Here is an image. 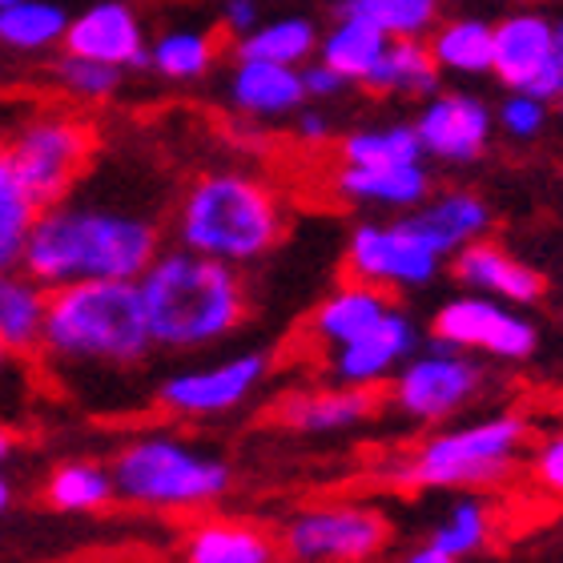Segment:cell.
Masks as SVG:
<instances>
[{
    "instance_id": "cell-46",
    "label": "cell",
    "mask_w": 563,
    "mask_h": 563,
    "mask_svg": "<svg viewBox=\"0 0 563 563\" xmlns=\"http://www.w3.org/2000/svg\"><path fill=\"white\" fill-rule=\"evenodd\" d=\"M4 363H9V346L0 342V371H4Z\"/></svg>"
},
{
    "instance_id": "cell-25",
    "label": "cell",
    "mask_w": 563,
    "mask_h": 563,
    "mask_svg": "<svg viewBox=\"0 0 563 563\" xmlns=\"http://www.w3.org/2000/svg\"><path fill=\"white\" fill-rule=\"evenodd\" d=\"M186 563H278V543L258 523L206 519L186 536Z\"/></svg>"
},
{
    "instance_id": "cell-32",
    "label": "cell",
    "mask_w": 563,
    "mask_h": 563,
    "mask_svg": "<svg viewBox=\"0 0 563 563\" xmlns=\"http://www.w3.org/2000/svg\"><path fill=\"white\" fill-rule=\"evenodd\" d=\"M218 60V41L206 29L174 24L150 41V69L165 81H201Z\"/></svg>"
},
{
    "instance_id": "cell-4",
    "label": "cell",
    "mask_w": 563,
    "mask_h": 563,
    "mask_svg": "<svg viewBox=\"0 0 563 563\" xmlns=\"http://www.w3.org/2000/svg\"><path fill=\"white\" fill-rule=\"evenodd\" d=\"M282 234L286 206L278 189L246 169H210L194 177L174 206V246L238 271L274 254Z\"/></svg>"
},
{
    "instance_id": "cell-34",
    "label": "cell",
    "mask_w": 563,
    "mask_h": 563,
    "mask_svg": "<svg viewBox=\"0 0 563 563\" xmlns=\"http://www.w3.org/2000/svg\"><path fill=\"white\" fill-rule=\"evenodd\" d=\"M492 531H495V519H492L487 499L475 495V492H467L446 507V516L431 528V540L427 543H434V548L446 552L451 560H467V555H475V552L487 548Z\"/></svg>"
},
{
    "instance_id": "cell-21",
    "label": "cell",
    "mask_w": 563,
    "mask_h": 563,
    "mask_svg": "<svg viewBox=\"0 0 563 563\" xmlns=\"http://www.w3.org/2000/svg\"><path fill=\"white\" fill-rule=\"evenodd\" d=\"M407 218L443 258H451L455 250L487 238V230H492V206L475 189H443V194L431 189V198L422 201L419 210L407 213Z\"/></svg>"
},
{
    "instance_id": "cell-41",
    "label": "cell",
    "mask_w": 563,
    "mask_h": 563,
    "mask_svg": "<svg viewBox=\"0 0 563 563\" xmlns=\"http://www.w3.org/2000/svg\"><path fill=\"white\" fill-rule=\"evenodd\" d=\"M222 24L230 36H246L258 24V4L254 0H225L222 4Z\"/></svg>"
},
{
    "instance_id": "cell-37",
    "label": "cell",
    "mask_w": 563,
    "mask_h": 563,
    "mask_svg": "<svg viewBox=\"0 0 563 563\" xmlns=\"http://www.w3.org/2000/svg\"><path fill=\"white\" fill-rule=\"evenodd\" d=\"M543 121H548V101H540L528 89H507V97L495 109V125L516 141H531L543 130Z\"/></svg>"
},
{
    "instance_id": "cell-23",
    "label": "cell",
    "mask_w": 563,
    "mask_h": 563,
    "mask_svg": "<svg viewBox=\"0 0 563 563\" xmlns=\"http://www.w3.org/2000/svg\"><path fill=\"white\" fill-rule=\"evenodd\" d=\"M439 81H443V69L434 65L427 36H395V41H387L383 57L363 85L387 97L427 101L431 93H439Z\"/></svg>"
},
{
    "instance_id": "cell-30",
    "label": "cell",
    "mask_w": 563,
    "mask_h": 563,
    "mask_svg": "<svg viewBox=\"0 0 563 563\" xmlns=\"http://www.w3.org/2000/svg\"><path fill=\"white\" fill-rule=\"evenodd\" d=\"M318 29L306 16H278V21H258L246 36H238V57L274 60L302 69L318 57Z\"/></svg>"
},
{
    "instance_id": "cell-40",
    "label": "cell",
    "mask_w": 563,
    "mask_h": 563,
    "mask_svg": "<svg viewBox=\"0 0 563 563\" xmlns=\"http://www.w3.org/2000/svg\"><path fill=\"white\" fill-rule=\"evenodd\" d=\"M294 137L302 141V145H322V141L334 137V125H330V118L318 106H302L294 113Z\"/></svg>"
},
{
    "instance_id": "cell-7",
    "label": "cell",
    "mask_w": 563,
    "mask_h": 563,
    "mask_svg": "<svg viewBox=\"0 0 563 563\" xmlns=\"http://www.w3.org/2000/svg\"><path fill=\"white\" fill-rule=\"evenodd\" d=\"M492 387V371L479 363V354L431 342L427 351H415L390 378V407L402 419L439 427L463 415L471 402H479Z\"/></svg>"
},
{
    "instance_id": "cell-35",
    "label": "cell",
    "mask_w": 563,
    "mask_h": 563,
    "mask_svg": "<svg viewBox=\"0 0 563 563\" xmlns=\"http://www.w3.org/2000/svg\"><path fill=\"white\" fill-rule=\"evenodd\" d=\"M339 12H354L371 21L375 29L395 41V36H427L434 24L443 21L439 0H342Z\"/></svg>"
},
{
    "instance_id": "cell-20",
    "label": "cell",
    "mask_w": 563,
    "mask_h": 563,
    "mask_svg": "<svg viewBox=\"0 0 563 563\" xmlns=\"http://www.w3.org/2000/svg\"><path fill=\"white\" fill-rule=\"evenodd\" d=\"M555 21L543 12H511L492 33V77L507 89H528L536 73L552 60Z\"/></svg>"
},
{
    "instance_id": "cell-13",
    "label": "cell",
    "mask_w": 563,
    "mask_h": 563,
    "mask_svg": "<svg viewBox=\"0 0 563 563\" xmlns=\"http://www.w3.org/2000/svg\"><path fill=\"white\" fill-rule=\"evenodd\" d=\"M422 157L443 165H467L483 157L495 133V109L479 93H431L415 118Z\"/></svg>"
},
{
    "instance_id": "cell-9",
    "label": "cell",
    "mask_w": 563,
    "mask_h": 563,
    "mask_svg": "<svg viewBox=\"0 0 563 563\" xmlns=\"http://www.w3.org/2000/svg\"><path fill=\"white\" fill-rule=\"evenodd\" d=\"M434 342L471 351L495 363H528L540 351V327L523 314V306L499 302L487 294H455L431 318Z\"/></svg>"
},
{
    "instance_id": "cell-47",
    "label": "cell",
    "mask_w": 563,
    "mask_h": 563,
    "mask_svg": "<svg viewBox=\"0 0 563 563\" xmlns=\"http://www.w3.org/2000/svg\"><path fill=\"white\" fill-rule=\"evenodd\" d=\"M9 4H16V0H0V9H9Z\"/></svg>"
},
{
    "instance_id": "cell-28",
    "label": "cell",
    "mask_w": 563,
    "mask_h": 563,
    "mask_svg": "<svg viewBox=\"0 0 563 563\" xmlns=\"http://www.w3.org/2000/svg\"><path fill=\"white\" fill-rule=\"evenodd\" d=\"M113 499H118L113 471L109 463H93V459L60 463L45 483V504L65 516H93V511H106Z\"/></svg>"
},
{
    "instance_id": "cell-19",
    "label": "cell",
    "mask_w": 563,
    "mask_h": 563,
    "mask_svg": "<svg viewBox=\"0 0 563 563\" xmlns=\"http://www.w3.org/2000/svg\"><path fill=\"white\" fill-rule=\"evenodd\" d=\"M378 411V395L366 387H306L278 402V422L298 434H334L363 427Z\"/></svg>"
},
{
    "instance_id": "cell-33",
    "label": "cell",
    "mask_w": 563,
    "mask_h": 563,
    "mask_svg": "<svg viewBox=\"0 0 563 563\" xmlns=\"http://www.w3.org/2000/svg\"><path fill=\"white\" fill-rule=\"evenodd\" d=\"M342 165H407L427 162L415 133V121H387V125H366L339 141Z\"/></svg>"
},
{
    "instance_id": "cell-22",
    "label": "cell",
    "mask_w": 563,
    "mask_h": 563,
    "mask_svg": "<svg viewBox=\"0 0 563 563\" xmlns=\"http://www.w3.org/2000/svg\"><path fill=\"white\" fill-rule=\"evenodd\" d=\"M390 294L371 286V282H342L334 290L314 306V314H310V334H314L327 351L342 346V342H351L354 334H363L366 327H375L378 318L390 310Z\"/></svg>"
},
{
    "instance_id": "cell-48",
    "label": "cell",
    "mask_w": 563,
    "mask_h": 563,
    "mask_svg": "<svg viewBox=\"0 0 563 563\" xmlns=\"http://www.w3.org/2000/svg\"><path fill=\"white\" fill-rule=\"evenodd\" d=\"M560 113H563V97H560Z\"/></svg>"
},
{
    "instance_id": "cell-2",
    "label": "cell",
    "mask_w": 563,
    "mask_h": 563,
    "mask_svg": "<svg viewBox=\"0 0 563 563\" xmlns=\"http://www.w3.org/2000/svg\"><path fill=\"white\" fill-rule=\"evenodd\" d=\"M157 351L137 282L97 278L48 290L41 354L57 375H130Z\"/></svg>"
},
{
    "instance_id": "cell-39",
    "label": "cell",
    "mask_w": 563,
    "mask_h": 563,
    "mask_svg": "<svg viewBox=\"0 0 563 563\" xmlns=\"http://www.w3.org/2000/svg\"><path fill=\"white\" fill-rule=\"evenodd\" d=\"M302 85H306V101H334L351 81L339 69H330L327 60L314 57L310 65H302Z\"/></svg>"
},
{
    "instance_id": "cell-10",
    "label": "cell",
    "mask_w": 563,
    "mask_h": 563,
    "mask_svg": "<svg viewBox=\"0 0 563 563\" xmlns=\"http://www.w3.org/2000/svg\"><path fill=\"white\" fill-rule=\"evenodd\" d=\"M387 540V516L366 504L306 507L282 528V552L290 563H366Z\"/></svg>"
},
{
    "instance_id": "cell-1",
    "label": "cell",
    "mask_w": 563,
    "mask_h": 563,
    "mask_svg": "<svg viewBox=\"0 0 563 563\" xmlns=\"http://www.w3.org/2000/svg\"><path fill=\"white\" fill-rule=\"evenodd\" d=\"M162 238V218L145 201L77 186L69 198L41 210L24 250V271L48 290L97 278L137 282L165 250Z\"/></svg>"
},
{
    "instance_id": "cell-17",
    "label": "cell",
    "mask_w": 563,
    "mask_h": 563,
    "mask_svg": "<svg viewBox=\"0 0 563 563\" xmlns=\"http://www.w3.org/2000/svg\"><path fill=\"white\" fill-rule=\"evenodd\" d=\"M334 194L363 210L411 213L431 198V169L427 162L407 165H342L334 169Z\"/></svg>"
},
{
    "instance_id": "cell-36",
    "label": "cell",
    "mask_w": 563,
    "mask_h": 563,
    "mask_svg": "<svg viewBox=\"0 0 563 563\" xmlns=\"http://www.w3.org/2000/svg\"><path fill=\"white\" fill-rule=\"evenodd\" d=\"M57 85L73 101H85V106H97V101H109V97H118L121 89V69L113 65H101V60H89V57H65L57 60V69H53Z\"/></svg>"
},
{
    "instance_id": "cell-44",
    "label": "cell",
    "mask_w": 563,
    "mask_h": 563,
    "mask_svg": "<svg viewBox=\"0 0 563 563\" xmlns=\"http://www.w3.org/2000/svg\"><path fill=\"white\" fill-rule=\"evenodd\" d=\"M552 60L560 65V73H563V21H555V48H552Z\"/></svg>"
},
{
    "instance_id": "cell-14",
    "label": "cell",
    "mask_w": 563,
    "mask_h": 563,
    "mask_svg": "<svg viewBox=\"0 0 563 563\" xmlns=\"http://www.w3.org/2000/svg\"><path fill=\"white\" fill-rule=\"evenodd\" d=\"M65 53L73 57H89L113 69H150V33L141 24L137 9L130 0H93L69 16Z\"/></svg>"
},
{
    "instance_id": "cell-12",
    "label": "cell",
    "mask_w": 563,
    "mask_h": 563,
    "mask_svg": "<svg viewBox=\"0 0 563 563\" xmlns=\"http://www.w3.org/2000/svg\"><path fill=\"white\" fill-rule=\"evenodd\" d=\"M271 375V354L242 351L218 363L181 366L157 383V407L177 419H222L246 407Z\"/></svg>"
},
{
    "instance_id": "cell-29",
    "label": "cell",
    "mask_w": 563,
    "mask_h": 563,
    "mask_svg": "<svg viewBox=\"0 0 563 563\" xmlns=\"http://www.w3.org/2000/svg\"><path fill=\"white\" fill-rule=\"evenodd\" d=\"M36 218H41V201L24 186L9 153L0 150V271L24 266V250H29Z\"/></svg>"
},
{
    "instance_id": "cell-27",
    "label": "cell",
    "mask_w": 563,
    "mask_h": 563,
    "mask_svg": "<svg viewBox=\"0 0 563 563\" xmlns=\"http://www.w3.org/2000/svg\"><path fill=\"white\" fill-rule=\"evenodd\" d=\"M387 41L390 36L383 29H375L371 21L354 16V12H339V21L318 36V60H327L330 69H339L351 85H363L371 77V69L378 65V57H383Z\"/></svg>"
},
{
    "instance_id": "cell-42",
    "label": "cell",
    "mask_w": 563,
    "mask_h": 563,
    "mask_svg": "<svg viewBox=\"0 0 563 563\" xmlns=\"http://www.w3.org/2000/svg\"><path fill=\"white\" fill-rule=\"evenodd\" d=\"M402 563H459V560H451L446 552H439L434 543H422V548H415V552L402 555Z\"/></svg>"
},
{
    "instance_id": "cell-18",
    "label": "cell",
    "mask_w": 563,
    "mask_h": 563,
    "mask_svg": "<svg viewBox=\"0 0 563 563\" xmlns=\"http://www.w3.org/2000/svg\"><path fill=\"white\" fill-rule=\"evenodd\" d=\"M225 97L250 121L294 118L306 106L302 69L274 65V60L238 57L234 69H230V81H225Z\"/></svg>"
},
{
    "instance_id": "cell-5",
    "label": "cell",
    "mask_w": 563,
    "mask_h": 563,
    "mask_svg": "<svg viewBox=\"0 0 563 563\" xmlns=\"http://www.w3.org/2000/svg\"><path fill=\"white\" fill-rule=\"evenodd\" d=\"M528 439L531 422L519 411L443 427L431 439H422L411 455H402L387 471V479L415 492H483L516 471Z\"/></svg>"
},
{
    "instance_id": "cell-26",
    "label": "cell",
    "mask_w": 563,
    "mask_h": 563,
    "mask_svg": "<svg viewBox=\"0 0 563 563\" xmlns=\"http://www.w3.org/2000/svg\"><path fill=\"white\" fill-rule=\"evenodd\" d=\"M492 33L495 24L483 16H451L427 33L434 65L451 77H487L492 73Z\"/></svg>"
},
{
    "instance_id": "cell-3",
    "label": "cell",
    "mask_w": 563,
    "mask_h": 563,
    "mask_svg": "<svg viewBox=\"0 0 563 563\" xmlns=\"http://www.w3.org/2000/svg\"><path fill=\"white\" fill-rule=\"evenodd\" d=\"M141 306L150 318L157 351L189 354L218 346L242 330L250 314V290L238 266L169 246L137 278Z\"/></svg>"
},
{
    "instance_id": "cell-24",
    "label": "cell",
    "mask_w": 563,
    "mask_h": 563,
    "mask_svg": "<svg viewBox=\"0 0 563 563\" xmlns=\"http://www.w3.org/2000/svg\"><path fill=\"white\" fill-rule=\"evenodd\" d=\"M45 314H48V286H41L24 266L0 271V342L9 346V354L41 351Z\"/></svg>"
},
{
    "instance_id": "cell-11",
    "label": "cell",
    "mask_w": 563,
    "mask_h": 563,
    "mask_svg": "<svg viewBox=\"0 0 563 563\" xmlns=\"http://www.w3.org/2000/svg\"><path fill=\"white\" fill-rule=\"evenodd\" d=\"M443 254L402 213L395 222H358L346 238V274L378 290H422L443 271Z\"/></svg>"
},
{
    "instance_id": "cell-38",
    "label": "cell",
    "mask_w": 563,
    "mask_h": 563,
    "mask_svg": "<svg viewBox=\"0 0 563 563\" xmlns=\"http://www.w3.org/2000/svg\"><path fill=\"white\" fill-rule=\"evenodd\" d=\"M531 479L540 483L543 492H552L563 499V431L548 434L536 455H531Z\"/></svg>"
},
{
    "instance_id": "cell-31",
    "label": "cell",
    "mask_w": 563,
    "mask_h": 563,
    "mask_svg": "<svg viewBox=\"0 0 563 563\" xmlns=\"http://www.w3.org/2000/svg\"><path fill=\"white\" fill-rule=\"evenodd\" d=\"M69 9L60 0H16L0 9V45L12 53H48L65 41Z\"/></svg>"
},
{
    "instance_id": "cell-43",
    "label": "cell",
    "mask_w": 563,
    "mask_h": 563,
    "mask_svg": "<svg viewBox=\"0 0 563 563\" xmlns=\"http://www.w3.org/2000/svg\"><path fill=\"white\" fill-rule=\"evenodd\" d=\"M12 446H16V439H12V434L4 431V427H0V467H4V463H9Z\"/></svg>"
},
{
    "instance_id": "cell-8",
    "label": "cell",
    "mask_w": 563,
    "mask_h": 563,
    "mask_svg": "<svg viewBox=\"0 0 563 563\" xmlns=\"http://www.w3.org/2000/svg\"><path fill=\"white\" fill-rule=\"evenodd\" d=\"M93 125H85L73 113H36L12 133L4 153L12 157L24 186L33 189L41 210L69 198L81 186L85 169L93 162Z\"/></svg>"
},
{
    "instance_id": "cell-45",
    "label": "cell",
    "mask_w": 563,
    "mask_h": 563,
    "mask_svg": "<svg viewBox=\"0 0 563 563\" xmlns=\"http://www.w3.org/2000/svg\"><path fill=\"white\" fill-rule=\"evenodd\" d=\"M9 507H12V483L4 479V475H0V516H4Z\"/></svg>"
},
{
    "instance_id": "cell-16",
    "label": "cell",
    "mask_w": 563,
    "mask_h": 563,
    "mask_svg": "<svg viewBox=\"0 0 563 563\" xmlns=\"http://www.w3.org/2000/svg\"><path fill=\"white\" fill-rule=\"evenodd\" d=\"M451 274L463 290L487 294L499 302L511 306H531L543 298V278L536 266H528L523 258H516L511 250H504L499 242H471V246L451 254Z\"/></svg>"
},
{
    "instance_id": "cell-6",
    "label": "cell",
    "mask_w": 563,
    "mask_h": 563,
    "mask_svg": "<svg viewBox=\"0 0 563 563\" xmlns=\"http://www.w3.org/2000/svg\"><path fill=\"white\" fill-rule=\"evenodd\" d=\"M118 499L145 511H198L230 495L234 467L189 446L181 434H137L109 459Z\"/></svg>"
},
{
    "instance_id": "cell-15",
    "label": "cell",
    "mask_w": 563,
    "mask_h": 563,
    "mask_svg": "<svg viewBox=\"0 0 563 563\" xmlns=\"http://www.w3.org/2000/svg\"><path fill=\"white\" fill-rule=\"evenodd\" d=\"M415 351H419V327H415V318L407 310H399V306H390L375 327H366L351 342L334 346L327 366H330V378L342 383V387L378 390L383 383H390V378L399 375V366Z\"/></svg>"
}]
</instances>
